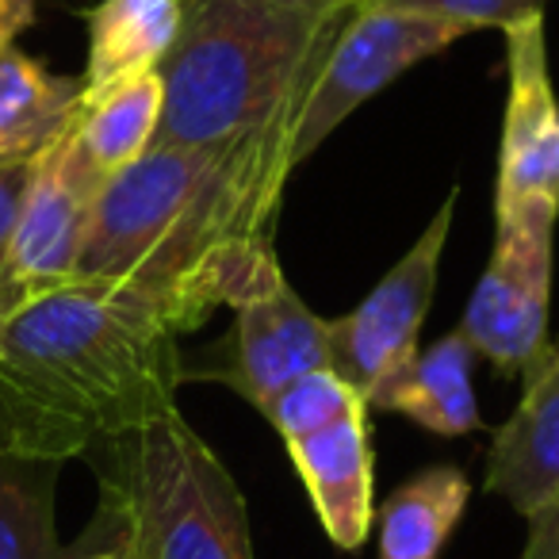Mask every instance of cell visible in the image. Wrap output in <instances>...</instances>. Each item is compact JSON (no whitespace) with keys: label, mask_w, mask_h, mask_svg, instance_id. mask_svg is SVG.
<instances>
[{"label":"cell","mask_w":559,"mask_h":559,"mask_svg":"<svg viewBox=\"0 0 559 559\" xmlns=\"http://www.w3.org/2000/svg\"><path fill=\"white\" fill-rule=\"evenodd\" d=\"M296 123L299 111H288L223 146L154 142L104 180L73 276L127 284L180 337L234 307L276 264Z\"/></svg>","instance_id":"6da1fadb"},{"label":"cell","mask_w":559,"mask_h":559,"mask_svg":"<svg viewBox=\"0 0 559 559\" xmlns=\"http://www.w3.org/2000/svg\"><path fill=\"white\" fill-rule=\"evenodd\" d=\"M180 334L116 280H62L0 319V452L66 464L177 411Z\"/></svg>","instance_id":"7a4b0ae2"},{"label":"cell","mask_w":559,"mask_h":559,"mask_svg":"<svg viewBox=\"0 0 559 559\" xmlns=\"http://www.w3.org/2000/svg\"><path fill=\"white\" fill-rule=\"evenodd\" d=\"M180 32L157 66L154 142L223 146L299 111L349 12H304L269 0H180Z\"/></svg>","instance_id":"3957f363"},{"label":"cell","mask_w":559,"mask_h":559,"mask_svg":"<svg viewBox=\"0 0 559 559\" xmlns=\"http://www.w3.org/2000/svg\"><path fill=\"white\" fill-rule=\"evenodd\" d=\"M96 525L123 559H257L234 475L180 411L88 452Z\"/></svg>","instance_id":"277c9868"},{"label":"cell","mask_w":559,"mask_h":559,"mask_svg":"<svg viewBox=\"0 0 559 559\" xmlns=\"http://www.w3.org/2000/svg\"><path fill=\"white\" fill-rule=\"evenodd\" d=\"M556 223L559 203L551 200H525L495 211V249L456 330L502 376H525L551 349Z\"/></svg>","instance_id":"5b68a950"},{"label":"cell","mask_w":559,"mask_h":559,"mask_svg":"<svg viewBox=\"0 0 559 559\" xmlns=\"http://www.w3.org/2000/svg\"><path fill=\"white\" fill-rule=\"evenodd\" d=\"M456 203L460 188H452L429 226L418 234V241L383 272L365 304L342 319H330L334 372H342L357 388L368 411L383 395V388L418 357L421 326L437 296V276H441V257Z\"/></svg>","instance_id":"8992f818"},{"label":"cell","mask_w":559,"mask_h":559,"mask_svg":"<svg viewBox=\"0 0 559 559\" xmlns=\"http://www.w3.org/2000/svg\"><path fill=\"white\" fill-rule=\"evenodd\" d=\"M464 32L441 20L406 16L388 9H349L319 66L296 123V165H304L365 100L380 96L395 78L426 58L449 50Z\"/></svg>","instance_id":"52a82bcc"},{"label":"cell","mask_w":559,"mask_h":559,"mask_svg":"<svg viewBox=\"0 0 559 559\" xmlns=\"http://www.w3.org/2000/svg\"><path fill=\"white\" fill-rule=\"evenodd\" d=\"M334 368L330 319H319L288 284L284 269L269 264L264 276L234 304V330L223 345L195 360L185 380L226 383L253 411H264L292 380Z\"/></svg>","instance_id":"ba28073f"},{"label":"cell","mask_w":559,"mask_h":559,"mask_svg":"<svg viewBox=\"0 0 559 559\" xmlns=\"http://www.w3.org/2000/svg\"><path fill=\"white\" fill-rule=\"evenodd\" d=\"M506 116L495 211L525 200L559 203V96L548 70L544 16L506 27Z\"/></svg>","instance_id":"9c48e42d"},{"label":"cell","mask_w":559,"mask_h":559,"mask_svg":"<svg viewBox=\"0 0 559 559\" xmlns=\"http://www.w3.org/2000/svg\"><path fill=\"white\" fill-rule=\"evenodd\" d=\"M487 495H498L521 513H536L559 490V349L525 372L521 403L490 437Z\"/></svg>","instance_id":"30bf717a"},{"label":"cell","mask_w":559,"mask_h":559,"mask_svg":"<svg viewBox=\"0 0 559 559\" xmlns=\"http://www.w3.org/2000/svg\"><path fill=\"white\" fill-rule=\"evenodd\" d=\"M311 495L314 518L326 536L345 551H357L376 525L372 502V441L368 411H353L342 421L311 437L284 444Z\"/></svg>","instance_id":"8fae6325"},{"label":"cell","mask_w":559,"mask_h":559,"mask_svg":"<svg viewBox=\"0 0 559 559\" xmlns=\"http://www.w3.org/2000/svg\"><path fill=\"white\" fill-rule=\"evenodd\" d=\"M475 349L460 330L444 334L383 388L372 411L403 414L433 437L479 433V399H475Z\"/></svg>","instance_id":"7c38bea8"},{"label":"cell","mask_w":559,"mask_h":559,"mask_svg":"<svg viewBox=\"0 0 559 559\" xmlns=\"http://www.w3.org/2000/svg\"><path fill=\"white\" fill-rule=\"evenodd\" d=\"M180 0H96L81 12L88 27L85 96L162 66L180 32Z\"/></svg>","instance_id":"4fadbf2b"},{"label":"cell","mask_w":559,"mask_h":559,"mask_svg":"<svg viewBox=\"0 0 559 559\" xmlns=\"http://www.w3.org/2000/svg\"><path fill=\"white\" fill-rule=\"evenodd\" d=\"M85 81L50 73L12 47L0 55V165L35 162L78 119Z\"/></svg>","instance_id":"5bb4252c"},{"label":"cell","mask_w":559,"mask_h":559,"mask_svg":"<svg viewBox=\"0 0 559 559\" xmlns=\"http://www.w3.org/2000/svg\"><path fill=\"white\" fill-rule=\"evenodd\" d=\"M472 502L460 467L437 464L399 483L380 506V559H437Z\"/></svg>","instance_id":"9a60e30c"},{"label":"cell","mask_w":559,"mask_h":559,"mask_svg":"<svg viewBox=\"0 0 559 559\" xmlns=\"http://www.w3.org/2000/svg\"><path fill=\"white\" fill-rule=\"evenodd\" d=\"M157 123H162V78L150 70L88 93L78 111V142L88 162L104 177H111L154 146Z\"/></svg>","instance_id":"2e32d148"},{"label":"cell","mask_w":559,"mask_h":559,"mask_svg":"<svg viewBox=\"0 0 559 559\" xmlns=\"http://www.w3.org/2000/svg\"><path fill=\"white\" fill-rule=\"evenodd\" d=\"M58 472L55 460L0 452V559H70L55 518Z\"/></svg>","instance_id":"e0dca14e"},{"label":"cell","mask_w":559,"mask_h":559,"mask_svg":"<svg viewBox=\"0 0 559 559\" xmlns=\"http://www.w3.org/2000/svg\"><path fill=\"white\" fill-rule=\"evenodd\" d=\"M353 411H368L365 399L357 395V388L342 372H334V368H319V372L292 380L261 414L272 421L280 441L288 444L334 426V421H342Z\"/></svg>","instance_id":"ac0fdd59"},{"label":"cell","mask_w":559,"mask_h":559,"mask_svg":"<svg viewBox=\"0 0 559 559\" xmlns=\"http://www.w3.org/2000/svg\"><path fill=\"white\" fill-rule=\"evenodd\" d=\"M544 4L548 0H353V9H388L406 12V16L441 20V24L460 27L464 35L479 32V27L506 32L528 16H544Z\"/></svg>","instance_id":"d6986e66"},{"label":"cell","mask_w":559,"mask_h":559,"mask_svg":"<svg viewBox=\"0 0 559 559\" xmlns=\"http://www.w3.org/2000/svg\"><path fill=\"white\" fill-rule=\"evenodd\" d=\"M39 162V157H35ZM35 162H20V165H0V261H4V249L12 241V230L20 223V211H24L27 188L35 177Z\"/></svg>","instance_id":"ffe728a7"},{"label":"cell","mask_w":559,"mask_h":559,"mask_svg":"<svg viewBox=\"0 0 559 559\" xmlns=\"http://www.w3.org/2000/svg\"><path fill=\"white\" fill-rule=\"evenodd\" d=\"M521 559H559V490L540 510L528 513V536Z\"/></svg>","instance_id":"44dd1931"},{"label":"cell","mask_w":559,"mask_h":559,"mask_svg":"<svg viewBox=\"0 0 559 559\" xmlns=\"http://www.w3.org/2000/svg\"><path fill=\"white\" fill-rule=\"evenodd\" d=\"M32 24H35V0H0V55H9Z\"/></svg>","instance_id":"7402d4cb"},{"label":"cell","mask_w":559,"mask_h":559,"mask_svg":"<svg viewBox=\"0 0 559 559\" xmlns=\"http://www.w3.org/2000/svg\"><path fill=\"white\" fill-rule=\"evenodd\" d=\"M70 559H123V551H119L116 540H111V536L93 521V528H88V533L70 548Z\"/></svg>","instance_id":"603a6c76"},{"label":"cell","mask_w":559,"mask_h":559,"mask_svg":"<svg viewBox=\"0 0 559 559\" xmlns=\"http://www.w3.org/2000/svg\"><path fill=\"white\" fill-rule=\"evenodd\" d=\"M269 4H284V9H304V12H349L353 0H269Z\"/></svg>","instance_id":"cb8c5ba5"}]
</instances>
